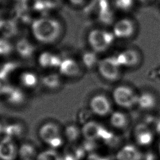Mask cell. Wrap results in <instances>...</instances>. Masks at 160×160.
<instances>
[{
  "label": "cell",
  "mask_w": 160,
  "mask_h": 160,
  "mask_svg": "<svg viewBox=\"0 0 160 160\" xmlns=\"http://www.w3.org/2000/svg\"><path fill=\"white\" fill-rule=\"evenodd\" d=\"M62 31L61 22L52 18H38L31 24L32 35L36 41L43 44L54 42L60 37Z\"/></svg>",
  "instance_id": "cell-1"
},
{
  "label": "cell",
  "mask_w": 160,
  "mask_h": 160,
  "mask_svg": "<svg viewBox=\"0 0 160 160\" xmlns=\"http://www.w3.org/2000/svg\"><path fill=\"white\" fill-rule=\"evenodd\" d=\"M39 138L51 149H55L62 146L64 138L58 125L52 122L42 124L38 131Z\"/></svg>",
  "instance_id": "cell-2"
},
{
  "label": "cell",
  "mask_w": 160,
  "mask_h": 160,
  "mask_svg": "<svg viewBox=\"0 0 160 160\" xmlns=\"http://www.w3.org/2000/svg\"><path fill=\"white\" fill-rule=\"evenodd\" d=\"M114 36L112 32L95 29L91 30L88 35V42L92 50L97 52H102L107 50L112 44Z\"/></svg>",
  "instance_id": "cell-3"
},
{
  "label": "cell",
  "mask_w": 160,
  "mask_h": 160,
  "mask_svg": "<svg viewBox=\"0 0 160 160\" xmlns=\"http://www.w3.org/2000/svg\"><path fill=\"white\" fill-rule=\"evenodd\" d=\"M98 69L100 75L109 81L117 80L120 75V64L116 57H106L99 61Z\"/></svg>",
  "instance_id": "cell-4"
},
{
  "label": "cell",
  "mask_w": 160,
  "mask_h": 160,
  "mask_svg": "<svg viewBox=\"0 0 160 160\" xmlns=\"http://www.w3.org/2000/svg\"><path fill=\"white\" fill-rule=\"evenodd\" d=\"M114 102L123 108H131L137 104L138 95L129 87L119 86L112 91Z\"/></svg>",
  "instance_id": "cell-5"
},
{
  "label": "cell",
  "mask_w": 160,
  "mask_h": 160,
  "mask_svg": "<svg viewBox=\"0 0 160 160\" xmlns=\"http://www.w3.org/2000/svg\"><path fill=\"white\" fill-rule=\"evenodd\" d=\"M91 111L97 116H105L111 111V105L108 98L102 94L93 96L89 102Z\"/></svg>",
  "instance_id": "cell-6"
},
{
  "label": "cell",
  "mask_w": 160,
  "mask_h": 160,
  "mask_svg": "<svg viewBox=\"0 0 160 160\" xmlns=\"http://www.w3.org/2000/svg\"><path fill=\"white\" fill-rule=\"evenodd\" d=\"M18 149L14 139L4 136L0 140V160H15Z\"/></svg>",
  "instance_id": "cell-7"
},
{
  "label": "cell",
  "mask_w": 160,
  "mask_h": 160,
  "mask_svg": "<svg viewBox=\"0 0 160 160\" xmlns=\"http://www.w3.org/2000/svg\"><path fill=\"white\" fill-rule=\"evenodd\" d=\"M105 129L99 123L89 121L85 122L81 128V134L86 140L96 141L102 138Z\"/></svg>",
  "instance_id": "cell-8"
},
{
  "label": "cell",
  "mask_w": 160,
  "mask_h": 160,
  "mask_svg": "<svg viewBox=\"0 0 160 160\" xmlns=\"http://www.w3.org/2000/svg\"><path fill=\"white\" fill-rule=\"evenodd\" d=\"M134 32V25L132 21L128 19H122L118 21L112 28L114 37L125 39L131 37Z\"/></svg>",
  "instance_id": "cell-9"
},
{
  "label": "cell",
  "mask_w": 160,
  "mask_h": 160,
  "mask_svg": "<svg viewBox=\"0 0 160 160\" xmlns=\"http://www.w3.org/2000/svg\"><path fill=\"white\" fill-rule=\"evenodd\" d=\"M134 138L138 144L146 146L151 144L154 139V135L151 129L147 125L141 123L135 126Z\"/></svg>",
  "instance_id": "cell-10"
},
{
  "label": "cell",
  "mask_w": 160,
  "mask_h": 160,
  "mask_svg": "<svg viewBox=\"0 0 160 160\" xmlns=\"http://www.w3.org/2000/svg\"><path fill=\"white\" fill-rule=\"evenodd\" d=\"M116 158V160H141L142 154L135 146L126 144L117 152Z\"/></svg>",
  "instance_id": "cell-11"
},
{
  "label": "cell",
  "mask_w": 160,
  "mask_h": 160,
  "mask_svg": "<svg viewBox=\"0 0 160 160\" xmlns=\"http://www.w3.org/2000/svg\"><path fill=\"white\" fill-rule=\"evenodd\" d=\"M62 60L59 55L48 51L41 52L38 59L39 66L46 69L59 68Z\"/></svg>",
  "instance_id": "cell-12"
},
{
  "label": "cell",
  "mask_w": 160,
  "mask_h": 160,
  "mask_svg": "<svg viewBox=\"0 0 160 160\" xmlns=\"http://www.w3.org/2000/svg\"><path fill=\"white\" fill-rule=\"evenodd\" d=\"M116 57L121 66L132 67L136 65L139 61L138 52L132 49H126Z\"/></svg>",
  "instance_id": "cell-13"
},
{
  "label": "cell",
  "mask_w": 160,
  "mask_h": 160,
  "mask_svg": "<svg viewBox=\"0 0 160 160\" xmlns=\"http://www.w3.org/2000/svg\"><path fill=\"white\" fill-rule=\"evenodd\" d=\"M58 68L61 75L68 77H75L80 73L79 64L72 58H67L62 59Z\"/></svg>",
  "instance_id": "cell-14"
},
{
  "label": "cell",
  "mask_w": 160,
  "mask_h": 160,
  "mask_svg": "<svg viewBox=\"0 0 160 160\" xmlns=\"http://www.w3.org/2000/svg\"><path fill=\"white\" fill-rule=\"evenodd\" d=\"M14 48L18 55L24 59L31 58L36 51L34 44L26 38L19 39L16 42Z\"/></svg>",
  "instance_id": "cell-15"
},
{
  "label": "cell",
  "mask_w": 160,
  "mask_h": 160,
  "mask_svg": "<svg viewBox=\"0 0 160 160\" xmlns=\"http://www.w3.org/2000/svg\"><path fill=\"white\" fill-rule=\"evenodd\" d=\"M8 103L14 106L22 104L25 101V94L22 90L16 86H11L9 91L4 96Z\"/></svg>",
  "instance_id": "cell-16"
},
{
  "label": "cell",
  "mask_w": 160,
  "mask_h": 160,
  "mask_svg": "<svg viewBox=\"0 0 160 160\" xmlns=\"http://www.w3.org/2000/svg\"><path fill=\"white\" fill-rule=\"evenodd\" d=\"M20 84L25 88L32 89L37 86L39 79L37 74L32 71H24L19 77Z\"/></svg>",
  "instance_id": "cell-17"
},
{
  "label": "cell",
  "mask_w": 160,
  "mask_h": 160,
  "mask_svg": "<svg viewBox=\"0 0 160 160\" xmlns=\"http://www.w3.org/2000/svg\"><path fill=\"white\" fill-rule=\"evenodd\" d=\"M2 133H4L5 136L15 139L22 136L24 134V128L19 122L8 123L2 125Z\"/></svg>",
  "instance_id": "cell-18"
},
{
  "label": "cell",
  "mask_w": 160,
  "mask_h": 160,
  "mask_svg": "<svg viewBox=\"0 0 160 160\" xmlns=\"http://www.w3.org/2000/svg\"><path fill=\"white\" fill-rule=\"evenodd\" d=\"M40 81L42 84L49 89H56L60 87L62 81L60 76L57 73H49L44 75Z\"/></svg>",
  "instance_id": "cell-19"
},
{
  "label": "cell",
  "mask_w": 160,
  "mask_h": 160,
  "mask_svg": "<svg viewBox=\"0 0 160 160\" xmlns=\"http://www.w3.org/2000/svg\"><path fill=\"white\" fill-rule=\"evenodd\" d=\"M37 156L36 148L31 143H24L18 149V156L22 160H33Z\"/></svg>",
  "instance_id": "cell-20"
},
{
  "label": "cell",
  "mask_w": 160,
  "mask_h": 160,
  "mask_svg": "<svg viewBox=\"0 0 160 160\" xmlns=\"http://www.w3.org/2000/svg\"><path fill=\"white\" fill-rule=\"evenodd\" d=\"M156 99L154 96L149 92H144L138 95L137 104L143 109H150L154 107Z\"/></svg>",
  "instance_id": "cell-21"
},
{
  "label": "cell",
  "mask_w": 160,
  "mask_h": 160,
  "mask_svg": "<svg viewBox=\"0 0 160 160\" xmlns=\"http://www.w3.org/2000/svg\"><path fill=\"white\" fill-rule=\"evenodd\" d=\"M85 151L82 146L70 145L65 150L63 160H79L84 154Z\"/></svg>",
  "instance_id": "cell-22"
},
{
  "label": "cell",
  "mask_w": 160,
  "mask_h": 160,
  "mask_svg": "<svg viewBox=\"0 0 160 160\" xmlns=\"http://www.w3.org/2000/svg\"><path fill=\"white\" fill-rule=\"evenodd\" d=\"M111 126L117 129H122L128 124V118L126 115L121 111H114L111 113L109 118Z\"/></svg>",
  "instance_id": "cell-23"
},
{
  "label": "cell",
  "mask_w": 160,
  "mask_h": 160,
  "mask_svg": "<svg viewBox=\"0 0 160 160\" xmlns=\"http://www.w3.org/2000/svg\"><path fill=\"white\" fill-rule=\"evenodd\" d=\"M0 32L4 38H12L18 32L17 26L12 21H0Z\"/></svg>",
  "instance_id": "cell-24"
},
{
  "label": "cell",
  "mask_w": 160,
  "mask_h": 160,
  "mask_svg": "<svg viewBox=\"0 0 160 160\" xmlns=\"http://www.w3.org/2000/svg\"><path fill=\"white\" fill-rule=\"evenodd\" d=\"M81 134V129L74 124L67 126L64 131V138L70 142H76Z\"/></svg>",
  "instance_id": "cell-25"
},
{
  "label": "cell",
  "mask_w": 160,
  "mask_h": 160,
  "mask_svg": "<svg viewBox=\"0 0 160 160\" xmlns=\"http://www.w3.org/2000/svg\"><path fill=\"white\" fill-rule=\"evenodd\" d=\"M98 60L96 52L92 51H86L82 55V62L84 66L88 69H92L98 66Z\"/></svg>",
  "instance_id": "cell-26"
},
{
  "label": "cell",
  "mask_w": 160,
  "mask_h": 160,
  "mask_svg": "<svg viewBox=\"0 0 160 160\" xmlns=\"http://www.w3.org/2000/svg\"><path fill=\"white\" fill-rule=\"evenodd\" d=\"M36 160H63V159L54 149H50L38 154Z\"/></svg>",
  "instance_id": "cell-27"
},
{
  "label": "cell",
  "mask_w": 160,
  "mask_h": 160,
  "mask_svg": "<svg viewBox=\"0 0 160 160\" xmlns=\"http://www.w3.org/2000/svg\"><path fill=\"white\" fill-rule=\"evenodd\" d=\"M13 49V46L6 38H0V56L9 55Z\"/></svg>",
  "instance_id": "cell-28"
},
{
  "label": "cell",
  "mask_w": 160,
  "mask_h": 160,
  "mask_svg": "<svg viewBox=\"0 0 160 160\" xmlns=\"http://www.w3.org/2000/svg\"><path fill=\"white\" fill-rule=\"evenodd\" d=\"M18 66V64L13 61L5 62L0 67V74L9 78V75H11Z\"/></svg>",
  "instance_id": "cell-29"
},
{
  "label": "cell",
  "mask_w": 160,
  "mask_h": 160,
  "mask_svg": "<svg viewBox=\"0 0 160 160\" xmlns=\"http://www.w3.org/2000/svg\"><path fill=\"white\" fill-rule=\"evenodd\" d=\"M11 86L8 78L0 74V96H5Z\"/></svg>",
  "instance_id": "cell-30"
},
{
  "label": "cell",
  "mask_w": 160,
  "mask_h": 160,
  "mask_svg": "<svg viewBox=\"0 0 160 160\" xmlns=\"http://www.w3.org/2000/svg\"><path fill=\"white\" fill-rule=\"evenodd\" d=\"M116 6L121 10H128L132 5L133 0H116Z\"/></svg>",
  "instance_id": "cell-31"
},
{
  "label": "cell",
  "mask_w": 160,
  "mask_h": 160,
  "mask_svg": "<svg viewBox=\"0 0 160 160\" xmlns=\"http://www.w3.org/2000/svg\"><path fill=\"white\" fill-rule=\"evenodd\" d=\"M89 160H109V159H108L107 158H105L100 157L97 154H92L90 155V156L89 158Z\"/></svg>",
  "instance_id": "cell-32"
},
{
  "label": "cell",
  "mask_w": 160,
  "mask_h": 160,
  "mask_svg": "<svg viewBox=\"0 0 160 160\" xmlns=\"http://www.w3.org/2000/svg\"><path fill=\"white\" fill-rule=\"evenodd\" d=\"M72 3L74 4H81L85 0H69Z\"/></svg>",
  "instance_id": "cell-33"
},
{
  "label": "cell",
  "mask_w": 160,
  "mask_h": 160,
  "mask_svg": "<svg viewBox=\"0 0 160 160\" xmlns=\"http://www.w3.org/2000/svg\"><path fill=\"white\" fill-rule=\"evenodd\" d=\"M156 128L157 132L160 134V120L157 122V124L156 125Z\"/></svg>",
  "instance_id": "cell-34"
},
{
  "label": "cell",
  "mask_w": 160,
  "mask_h": 160,
  "mask_svg": "<svg viewBox=\"0 0 160 160\" xmlns=\"http://www.w3.org/2000/svg\"><path fill=\"white\" fill-rule=\"evenodd\" d=\"M2 133V125L0 124V134Z\"/></svg>",
  "instance_id": "cell-35"
},
{
  "label": "cell",
  "mask_w": 160,
  "mask_h": 160,
  "mask_svg": "<svg viewBox=\"0 0 160 160\" xmlns=\"http://www.w3.org/2000/svg\"><path fill=\"white\" fill-rule=\"evenodd\" d=\"M138 1H141V2H148V1H151V0H138Z\"/></svg>",
  "instance_id": "cell-36"
},
{
  "label": "cell",
  "mask_w": 160,
  "mask_h": 160,
  "mask_svg": "<svg viewBox=\"0 0 160 160\" xmlns=\"http://www.w3.org/2000/svg\"><path fill=\"white\" fill-rule=\"evenodd\" d=\"M158 152H159V154L160 155V142H159V145H158Z\"/></svg>",
  "instance_id": "cell-37"
}]
</instances>
